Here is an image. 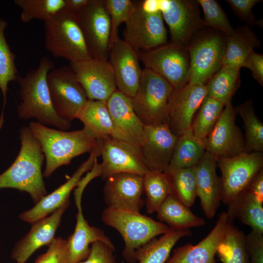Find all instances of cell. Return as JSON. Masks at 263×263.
Returning a JSON list of instances; mask_svg holds the SVG:
<instances>
[{
    "label": "cell",
    "mask_w": 263,
    "mask_h": 263,
    "mask_svg": "<svg viewBox=\"0 0 263 263\" xmlns=\"http://www.w3.org/2000/svg\"><path fill=\"white\" fill-rule=\"evenodd\" d=\"M202 7L204 18L205 26L218 31L227 37L234 30L228 18L219 3L215 0H198Z\"/></svg>",
    "instance_id": "60d3db41"
},
{
    "label": "cell",
    "mask_w": 263,
    "mask_h": 263,
    "mask_svg": "<svg viewBox=\"0 0 263 263\" xmlns=\"http://www.w3.org/2000/svg\"><path fill=\"white\" fill-rule=\"evenodd\" d=\"M106 103L118 139L140 149L145 142L144 125L135 113L130 98L116 89Z\"/></svg>",
    "instance_id": "7402d4cb"
},
{
    "label": "cell",
    "mask_w": 263,
    "mask_h": 263,
    "mask_svg": "<svg viewBox=\"0 0 263 263\" xmlns=\"http://www.w3.org/2000/svg\"><path fill=\"white\" fill-rule=\"evenodd\" d=\"M232 221L227 213L223 212L207 236L195 245L187 244L175 248L165 263H215L218 247Z\"/></svg>",
    "instance_id": "603a6c76"
},
{
    "label": "cell",
    "mask_w": 263,
    "mask_h": 263,
    "mask_svg": "<svg viewBox=\"0 0 263 263\" xmlns=\"http://www.w3.org/2000/svg\"></svg>",
    "instance_id": "816d5d0a"
},
{
    "label": "cell",
    "mask_w": 263,
    "mask_h": 263,
    "mask_svg": "<svg viewBox=\"0 0 263 263\" xmlns=\"http://www.w3.org/2000/svg\"><path fill=\"white\" fill-rule=\"evenodd\" d=\"M47 82L52 104L57 115L71 122L77 118L88 98L71 68H54L48 73Z\"/></svg>",
    "instance_id": "9c48e42d"
},
{
    "label": "cell",
    "mask_w": 263,
    "mask_h": 263,
    "mask_svg": "<svg viewBox=\"0 0 263 263\" xmlns=\"http://www.w3.org/2000/svg\"><path fill=\"white\" fill-rule=\"evenodd\" d=\"M206 151L204 144L195 137L190 129L177 137L169 166L177 168L195 167Z\"/></svg>",
    "instance_id": "836d02e7"
},
{
    "label": "cell",
    "mask_w": 263,
    "mask_h": 263,
    "mask_svg": "<svg viewBox=\"0 0 263 263\" xmlns=\"http://www.w3.org/2000/svg\"><path fill=\"white\" fill-rule=\"evenodd\" d=\"M145 142L140 148L149 170L164 172L169 166L177 136L168 123L144 125Z\"/></svg>",
    "instance_id": "ffe728a7"
},
{
    "label": "cell",
    "mask_w": 263,
    "mask_h": 263,
    "mask_svg": "<svg viewBox=\"0 0 263 263\" xmlns=\"http://www.w3.org/2000/svg\"><path fill=\"white\" fill-rule=\"evenodd\" d=\"M8 26L6 20L0 17V90L3 98L4 108L8 85L9 82L17 80L18 72L15 63V55L12 52L5 36Z\"/></svg>",
    "instance_id": "f35d334b"
},
{
    "label": "cell",
    "mask_w": 263,
    "mask_h": 263,
    "mask_svg": "<svg viewBox=\"0 0 263 263\" xmlns=\"http://www.w3.org/2000/svg\"><path fill=\"white\" fill-rule=\"evenodd\" d=\"M77 118L93 133L97 139L106 137L118 139L106 101L88 99Z\"/></svg>",
    "instance_id": "83f0119b"
},
{
    "label": "cell",
    "mask_w": 263,
    "mask_h": 263,
    "mask_svg": "<svg viewBox=\"0 0 263 263\" xmlns=\"http://www.w3.org/2000/svg\"><path fill=\"white\" fill-rule=\"evenodd\" d=\"M44 46L54 57L76 62L91 58L76 14L63 8L44 21Z\"/></svg>",
    "instance_id": "5b68a950"
},
{
    "label": "cell",
    "mask_w": 263,
    "mask_h": 263,
    "mask_svg": "<svg viewBox=\"0 0 263 263\" xmlns=\"http://www.w3.org/2000/svg\"><path fill=\"white\" fill-rule=\"evenodd\" d=\"M91 57L108 60L111 32L104 0H89L75 13Z\"/></svg>",
    "instance_id": "8fae6325"
},
{
    "label": "cell",
    "mask_w": 263,
    "mask_h": 263,
    "mask_svg": "<svg viewBox=\"0 0 263 263\" xmlns=\"http://www.w3.org/2000/svg\"><path fill=\"white\" fill-rule=\"evenodd\" d=\"M227 205V213L231 220L238 219L252 230L263 233V203L247 188Z\"/></svg>",
    "instance_id": "f546056e"
},
{
    "label": "cell",
    "mask_w": 263,
    "mask_h": 263,
    "mask_svg": "<svg viewBox=\"0 0 263 263\" xmlns=\"http://www.w3.org/2000/svg\"><path fill=\"white\" fill-rule=\"evenodd\" d=\"M21 146L13 164L0 174V189L12 188L27 192L36 204L47 195L42 166L41 147L29 126L19 130Z\"/></svg>",
    "instance_id": "6da1fadb"
},
{
    "label": "cell",
    "mask_w": 263,
    "mask_h": 263,
    "mask_svg": "<svg viewBox=\"0 0 263 263\" xmlns=\"http://www.w3.org/2000/svg\"><path fill=\"white\" fill-rule=\"evenodd\" d=\"M109 14L111 32L110 47L118 37V28L122 23H125L132 13L134 2L130 0H104Z\"/></svg>",
    "instance_id": "b9f144b4"
},
{
    "label": "cell",
    "mask_w": 263,
    "mask_h": 263,
    "mask_svg": "<svg viewBox=\"0 0 263 263\" xmlns=\"http://www.w3.org/2000/svg\"><path fill=\"white\" fill-rule=\"evenodd\" d=\"M240 69L232 65H223L206 85L207 96L225 106L231 102L241 84Z\"/></svg>",
    "instance_id": "1f68e13d"
},
{
    "label": "cell",
    "mask_w": 263,
    "mask_h": 263,
    "mask_svg": "<svg viewBox=\"0 0 263 263\" xmlns=\"http://www.w3.org/2000/svg\"><path fill=\"white\" fill-rule=\"evenodd\" d=\"M221 173V201L228 204L246 189L263 166L261 152H246L229 158L217 159Z\"/></svg>",
    "instance_id": "7c38bea8"
},
{
    "label": "cell",
    "mask_w": 263,
    "mask_h": 263,
    "mask_svg": "<svg viewBox=\"0 0 263 263\" xmlns=\"http://www.w3.org/2000/svg\"><path fill=\"white\" fill-rule=\"evenodd\" d=\"M69 249L67 240L55 238L46 252L39 255L34 263H68Z\"/></svg>",
    "instance_id": "7bdbcfd3"
},
{
    "label": "cell",
    "mask_w": 263,
    "mask_h": 263,
    "mask_svg": "<svg viewBox=\"0 0 263 263\" xmlns=\"http://www.w3.org/2000/svg\"><path fill=\"white\" fill-rule=\"evenodd\" d=\"M217 167V158L207 151L195 166L197 197L208 219L214 216L221 202L222 184Z\"/></svg>",
    "instance_id": "d4e9b609"
},
{
    "label": "cell",
    "mask_w": 263,
    "mask_h": 263,
    "mask_svg": "<svg viewBox=\"0 0 263 263\" xmlns=\"http://www.w3.org/2000/svg\"><path fill=\"white\" fill-rule=\"evenodd\" d=\"M20 10L21 22L28 23L34 19L45 21L64 7V0H15Z\"/></svg>",
    "instance_id": "ab89813d"
},
{
    "label": "cell",
    "mask_w": 263,
    "mask_h": 263,
    "mask_svg": "<svg viewBox=\"0 0 263 263\" xmlns=\"http://www.w3.org/2000/svg\"><path fill=\"white\" fill-rule=\"evenodd\" d=\"M134 2V9L125 23L123 40L137 52L167 43V31L161 12L148 10L142 1Z\"/></svg>",
    "instance_id": "30bf717a"
},
{
    "label": "cell",
    "mask_w": 263,
    "mask_h": 263,
    "mask_svg": "<svg viewBox=\"0 0 263 263\" xmlns=\"http://www.w3.org/2000/svg\"><path fill=\"white\" fill-rule=\"evenodd\" d=\"M250 263H263V233L251 230L245 236Z\"/></svg>",
    "instance_id": "bcb514c9"
},
{
    "label": "cell",
    "mask_w": 263,
    "mask_h": 263,
    "mask_svg": "<svg viewBox=\"0 0 263 263\" xmlns=\"http://www.w3.org/2000/svg\"><path fill=\"white\" fill-rule=\"evenodd\" d=\"M54 64L46 56L41 57L38 67L23 76L19 75L21 102L17 108L19 117L24 120L35 118L38 122L66 131L71 122L59 117L53 107L47 82V76Z\"/></svg>",
    "instance_id": "7a4b0ae2"
},
{
    "label": "cell",
    "mask_w": 263,
    "mask_h": 263,
    "mask_svg": "<svg viewBox=\"0 0 263 263\" xmlns=\"http://www.w3.org/2000/svg\"><path fill=\"white\" fill-rule=\"evenodd\" d=\"M246 188L263 203V169L256 174Z\"/></svg>",
    "instance_id": "c3c4849f"
},
{
    "label": "cell",
    "mask_w": 263,
    "mask_h": 263,
    "mask_svg": "<svg viewBox=\"0 0 263 263\" xmlns=\"http://www.w3.org/2000/svg\"><path fill=\"white\" fill-rule=\"evenodd\" d=\"M29 127L39 142L46 160L43 176L50 177L59 167L67 165L75 157L92 152L98 141L93 133L84 126L81 130L68 132L31 122Z\"/></svg>",
    "instance_id": "3957f363"
},
{
    "label": "cell",
    "mask_w": 263,
    "mask_h": 263,
    "mask_svg": "<svg viewBox=\"0 0 263 263\" xmlns=\"http://www.w3.org/2000/svg\"><path fill=\"white\" fill-rule=\"evenodd\" d=\"M143 192L146 199L147 212H156L161 204L170 194L167 177L164 172L150 170L143 175Z\"/></svg>",
    "instance_id": "74e56055"
},
{
    "label": "cell",
    "mask_w": 263,
    "mask_h": 263,
    "mask_svg": "<svg viewBox=\"0 0 263 263\" xmlns=\"http://www.w3.org/2000/svg\"><path fill=\"white\" fill-rule=\"evenodd\" d=\"M244 233L231 222L217 253L222 263H248Z\"/></svg>",
    "instance_id": "d590c367"
},
{
    "label": "cell",
    "mask_w": 263,
    "mask_h": 263,
    "mask_svg": "<svg viewBox=\"0 0 263 263\" xmlns=\"http://www.w3.org/2000/svg\"><path fill=\"white\" fill-rule=\"evenodd\" d=\"M157 218L170 228L188 229L203 226L205 220L194 214L190 208L169 194L156 211Z\"/></svg>",
    "instance_id": "4dcf8cb0"
},
{
    "label": "cell",
    "mask_w": 263,
    "mask_h": 263,
    "mask_svg": "<svg viewBox=\"0 0 263 263\" xmlns=\"http://www.w3.org/2000/svg\"><path fill=\"white\" fill-rule=\"evenodd\" d=\"M171 84L151 70L144 68L137 90L130 98L144 125L168 123V105L174 91Z\"/></svg>",
    "instance_id": "8992f818"
},
{
    "label": "cell",
    "mask_w": 263,
    "mask_h": 263,
    "mask_svg": "<svg viewBox=\"0 0 263 263\" xmlns=\"http://www.w3.org/2000/svg\"><path fill=\"white\" fill-rule=\"evenodd\" d=\"M192 234L190 229H169L158 239L153 238L135 253L138 263H165L173 246L182 238Z\"/></svg>",
    "instance_id": "f1b7e54d"
},
{
    "label": "cell",
    "mask_w": 263,
    "mask_h": 263,
    "mask_svg": "<svg viewBox=\"0 0 263 263\" xmlns=\"http://www.w3.org/2000/svg\"><path fill=\"white\" fill-rule=\"evenodd\" d=\"M88 1L89 0H64V8L76 13L84 6Z\"/></svg>",
    "instance_id": "681fc988"
},
{
    "label": "cell",
    "mask_w": 263,
    "mask_h": 263,
    "mask_svg": "<svg viewBox=\"0 0 263 263\" xmlns=\"http://www.w3.org/2000/svg\"><path fill=\"white\" fill-rule=\"evenodd\" d=\"M143 176L119 173L106 178L103 195L107 207L140 212L145 205L142 198Z\"/></svg>",
    "instance_id": "d6986e66"
},
{
    "label": "cell",
    "mask_w": 263,
    "mask_h": 263,
    "mask_svg": "<svg viewBox=\"0 0 263 263\" xmlns=\"http://www.w3.org/2000/svg\"><path fill=\"white\" fill-rule=\"evenodd\" d=\"M77 208L76 223L74 232L68 238L69 258L68 263H79L85 260L90 252V245L100 241L114 247L110 239L101 229L89 225L82 211L81 194H75Z\"/></svg>",
    "instance_id": "484cf974"
},
{
    "label": "cell",
    "mask_w": 263,
    "mask_h": 263,
    "mask_svg": "<svg viewBox=\"0 0 263 263\" xmlns=\"http://www.w3.org/2000/svg\"><path fill=\"white\" fill-rule=\"evenodd\" d=\"M224 106L221 102L207 96L197 111L191 129L195 137L204 144L218 120Z\"/></svg>",
    "instance_id": "8d00e7d4"
},
{
    "label": "cell",
    "mask_w": 263,
    "mask_h": 263,
    "mask_svg": "<svg viewBox=\"0 0 263 263\" xmlns=\"http://www.w3.org/2000/svg\"><path fill=\"white\" fill-rule=\"evenodd\" d=\"M70 204V202L64 204L49 216L32 224L29 232L17 242L12 250L11 257L17 263H25L37 250L53 242L63 213Z\"/></svg>",
    "instance_id": "cb8c5ba5"
},
{
    "label": "cell",
    "mask_w": 263,
    "mask_h": 263,
    "mask_svg": "<svg viewBox=\"0 0 263 263\" xmlns=\"http://www.w3.org/2000/svg\"><path fill=\"white\" fill-rule=\"evenodd\" d=\"M197 0H160L164 21L169 28L171 42L187 48L205 26Z\"/></svg>",
    "instance_id": "4fadbf2b"
},
{
    "label": "cell",
    "mask_w": 263,
    "mask_h": 263,
    "mask_svg": "<svg viewBox=\"0 0 263 263\" xmlns=\"http://www.w3.org/2000/svg\"><path fill=\"white\" fill-rule=\"evenodd\" d=\"M260 45V40L249 26H241L234 29L232 34L226 37L223 65H232L241 68L247 56L255 48Z\"/></svg>",
    "instance_id": "4316f807"
},
{
    "label": "cell",
    "mask_w": 263,
    "mask_h": 263,
    "mask_svg": "<svg viewBox=\"0 0 263 263\" xmlns=\"http://www.w3.org/2000/svg\"><path fill=\"white\" fill-rule=\"evenodd\" d=\"M226 47V37L211 30L200 31L187 47L190 58L188 83L206 85L222 66Z\"/></svg>",
    "instance_id": "52a82bcc"
},
{
    "label": "cell",
    "mask_w": 263,
    "mask_h": 263,
    "mask_svg": "<svg viewBox=\"0 0 263 263\" xmlns=\"http://www.w3.org/2000/svg\"><path fill=\"white\" fill-rule=\"evenodd\" d=\"M145 67L154 71L168 81L174 90L189 82L190 58L187 48L173 42L148 51L138 52Z\"/></svg>",
    "instance_id": "ba28073f"
},
{
    "label": "cell",
    "mask_w": 263,
    "mask_h": 263,
    "mask_svg": "<svg viewBox=\"0 0 263 263\" xmlns=\"http://www.w3.org/2000/svg\"><path fill=\"white\" fill-rule=\"evenodd\" d=\"M108 60L113 71L117 90L132 97L138 88L142 73L138 52L118 37L110 47Z\"/></svg>",
    "instance_id": "ac0fdd59"
},
{
    "label": "cell",
    "mask_w": 263,
    "mask_h": 263,
    "mask_svg": "<svg viewBox=\"0 0 263 263\" xmlns=\"http://www.w3.org/2000/svg\"><path fill=\"white\" fill-rule=\"evenodd\" d=\"M236 115L232 102L226 104L204 142L206 151L217 159L232 157L245 152L244 136L236 125Z\"/></svg>",
    "instance_id": "9a60e30c"
},
{
    "label": "cell",
    "mask_w": 263,
    "mask_h": 263,
    "mask_svg": "<svg viewBox=\"0 0 263 263\" xmlns=\"http://www.w3.org/2000/svg\"><path fill=\"white\" fill-rule=\"evenodd\" d=\"M3 109L2 110L0 117V130L2 127V125L3 124Z\"/></svg>",
    "instance_id": "f907efd6"
},
{
    "label": "cell",
    "mask_w": 263,
    "mask_h": 263,
    "mask_svg": "<svg viewBox=\"0 0 263 263\" xmlns=\"http://www.w3.org/2000/svg\"><path fill=\"white\" fill-rule=\"evenodd\" d=\"M114 247L97 241L93 243L87 258L79 263H119L113 255Z\"/></svg>",
    "instance_id": "f6af8a7d"
},
{
    "label": "cell",
    "mask_w": 263,
    "mask_h": 263,
    "mask_svg": "<svg viewBox=\"0 0 263 263\" xmlns=\"http://www.w3.org/2000/svg\"><path fill=\"white\" fill-rule=\"evenodd\" d=\"M101 219L108 226L117 230L122 237L125 247L123 256L130 263L136 262V251L156 237L167 232L169 227L140 212L106 207Z\"/></svg>",
    "instance_id": "277c9868"
},
{
    "label": "cell",
    "mask_w": 263,
    "mask_h": 263,
    "mask_svg": "<svg viewBox=\"0 0 263 263\" xmlns=\"http://www.w3.org/2000/svg\"><path fill=\"white\" fill-rule=\"evenodd\" d=\"M70 64L89 99L107 101L117 89L108 60L91 57Z\"/></svg>",
    "instance_id": "2e32d148"
},
{
    "label": "cell",
    "mask_w": 263,
    "mask_h": 263,
    "mask_svg": "<svg viewBox=\"0 0 263 263\" xmlns=\"http://www.w3.org/2000/svg\"><path fill=\"white\" fill-rule=\"evenodd\" d=\"M243 67L249 69L254 79L263 85V55L253 51L245 59Z\"/></svg>",
    "instance_id": "7dc6e473"
},
{
    "label": "cell",
    "mask_w": 263,
    "mask_h": 263,
    "mask_svg": "<svg viewBox=\"0 0 263 263\" xmlns=\"http://www.w3.org/2000/svg\"><path fill=\"white\" fill-rule=\"evenodd\" d=\"M100 155L98 146L90 152L88 159L83 162L65 183L52 193L47 194L32 208L19 215L22 221L31 224L45 217L65 204L70 203V195L73 188L77 186L82 175L91 169L97 157Z\"/></svg>",
    "instance_id": "44dd1931"
},
{
    "label": "cell",
    "mask_w": 263,
    "mask_h": 263,
    "mask_svg": "<svg viewBox=\"0 0 263 263\" xmlns=\"http://www.w3.org/2000/svg\"><path fill=\"white\" fill-rule=\"evenodd\" d=\"M207 96L204 85L188 83L174 90L169 102L168 124L177 137L191 129L195 114Z\"/></svg>",
    "instance_id": "e0dca14e"
},
{
    "label": "cell",
    "mask_w": 263,
    "mask_h": 263,
    "mask_svg": "<svg viewBox=\"0 0 263 263\" xmlns=\"http://www.w3.org/2000/svg\"><path fill=\"white\" fill-rule=\"evenodd\" d=\"M97 140L102 158L100 165L101 176L103 178L119 173L143 176L150 171L139 148L112 137Z\"/></svg>",
    "instance_id": "5bb4252c"
},
{
    "label": "cell",
    "mask_w": 263,
    "mask_h": 263,
    "mask_svg": "<svg viewBox=\"0 0 263 263\" xmlns=\"http://www.w3.org/2000/svg\"></svg>",
    "instance_id": "f5cc1de1"
},
{
    "label": "cell",
    "mask_w": 263,
    "mask_h": 263,
    "mask_svg": "<svg viewBox=\"0 0 263 263\" xmlns=\"http://www.w3.org/2000/svg\"><path fill=\"white\" fill-rule=\"evenodd\" d=\"M234 13L249 26L261 25V21L255 18L252 8L261 0H226Z\"/></svg>",
    "instance_id": "ee69618b"
},
{
    "label": "cell",
    "mask_w": 263,
    "mask_h": 263,
    "mask_svg": "<svg viewBox=\"0 0 263 263\" xmlns=\"http://www.w3.org/2000/svg\"><path fill=\"white\" fill-rule=\"evenodd\" d=\"M170 187V194L190 208L197 197L195 167L177 168L169 166L164 171Z\"/></svg>",
    "instance_id": "d6a6232c"
},
{
    "label": "cell",
    "mask_w": 263,
    "mask_h": 263,
    "mask_svg": "<svg viewBox=\"0 0 263 263\" xmlns=\"http://www.w3.org/2000/svg\"><path fill=\"white\" fill-rule=\"evenodd\" d=\"M243 119L245 131L246 152L263 151V123L256 115L252 99L235 108Z\"/></svg>",
    "instance_id": "e575fe53"
}]
</instances>
